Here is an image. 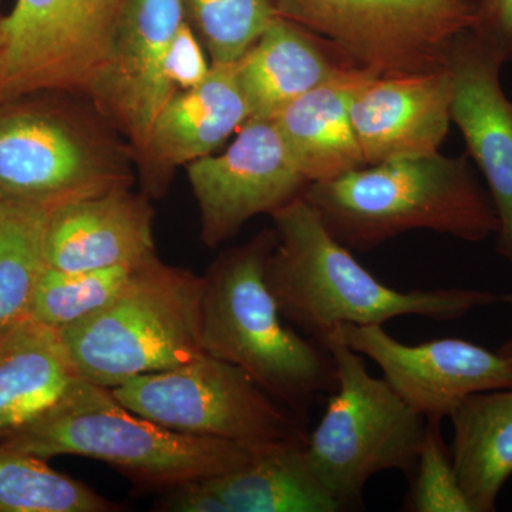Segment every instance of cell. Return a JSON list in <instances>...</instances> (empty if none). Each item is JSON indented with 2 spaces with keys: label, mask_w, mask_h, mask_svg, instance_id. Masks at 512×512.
Listing matches in <instances>:
<instances>
[{
  "label": "cell",
  "mask_w": 512,
  "mask_h": 512,
  "mask_svg": "<svg viewBox=\"0 0 512 512\" xmlns=\"http://www.w3.org/2000/svg\"><path fill=\"white\" fill-rule=\"evenodd\" d=\"M271 217L278 244L266 282L286 322L320 345L343 325H383L400 316L453 320L498 302L480 289L402 291L384 285L330 234L302 195Z\"/></svg>",
  "instance_id": "obj_1"
},
{
  "label": "cell",
  "mask_w": 512,
  "mask_h": 512,
  "mask_svg": "<svg viewBox=\"0 0 512 512\" xmlns=\"http://www.w3.org/2000/svg\"><path fill=\"white\" fill-rule=\"evenodd\" d=\"M276 244L275 229H265L222 252L202 276L201 346L241 367L305 420L316 397L338 386L336 363L328 348L296 332L279 311L266 282Z\"/></svg>",
  "instance_id": "obj_2"
},
{
  "label": "cell",
  "mask_w": 512,
  "mask_h": 512,
  "mask_svg": "<svg viewBox=\"0 0 512 512\" xmlns=\"http://www.w3.org/2000/svg\"><path fill=\"white\" fill-rule=\"evenodd\" d=\"M302 197L340 244L370 251L414 229L466 242L497 234L488 190L467 156L400 158L308 185Z\"/></svg>",
  "instance_id": "obj_3"
},
{
  "label": "cell",
  "mask_w": 512,
  "mask_h": 512,
  "mask_svg": "<svg viewBox=\"0 0 512 512\" xmlns=\"http://www.w3.org/2000/svg\"><path fill=\"white\" fill-rule=\"evenodd\" d=\"M0 444L50 460L80 456L109 464L134 487L161 491L244 466L262 446L188 436L131 412L111 389L77 377L59 402Z\"/></svg>",
  "instance_id": "obj_4"
},
{
  "label": "cell",
  "mask_w": 512,
  "mask_h": 512,
  "mask_svg": "<svg viewBox=\"0 0 512 512\" xmlns=\"http://www.w3.org/2000/svg\"><path fill=\"white\" fill-rule=\"evenodd\" d=\"M201 295L202 276L154 255L134 266L113 301L57 332L77 377L114 389L204 353Z\"/></svg>",
  "instance_id": "obj_5"
},
{
  "label": "cell",
  "mask_w": 512,
  "mask_h": 512,
  "mask_svg": "<svg viewBox=\"0 0 512 512\" xmlns=\"http://www.w3.org/2000/svg\"><path fill=\"white\" fill-rule=\"evenodd\" d=\"M59 94L0 101V200L55 208L133 184V153Z\"/></svg>",
  "instance_id": "obj_6"
},
{
  "label": "cell",
  "mask_w": 512,
  "mask_h": 512,
  "mask_svg": "<svg viewBox=\"0 0 512 512\" xmlns=\"http://www.w3.org/2000/svg\"><path fill=\"white\" fill-rule=\"evenodd\" d=\"M323 346L335 359L338 386L308 434L306 454L320 483L348 511L362 505L363 491L376 474L399 470L413 476L427 421L386 380L367 372L342 329Z\"/></svg>",
  "instance_id": "obj_7"
},
{
  "label": "cell",
  "mask_w": 512,
  "mask_h": 512,
  "mask_svg": "<svg viewBox=\"0 0 512 512\" xmlns=\"http://www.w3.org/2000/svg\"><path fill=\"white\" fill-rule=\"evenodd\" d=\"M131 412L165 429L262 446L305 440V420L237 365L202 353L185 365L133 377L111 389Z\"/></svg>",
  "instance_id": "obj_8"
},
{
  "label": "cell",
  "mask_w": 512,
  "mask_h": 512,
  "mask_svg": "<svg viewBox=\"0 0 512 512\" xmlns=\"http://www.w3.org/2000/svg\"><path fill=\"white\" fill-rule=\"evenodd\" d=\"M276 12L382 76L446 67L477 0H274Z\"/></svg>",
  "instance_id": "obj_9"
},
{
  "label": "cell",
  "mask_w": 512,
  "mask_h": 512,
  "mask_svg": "<svg viewBox=\"0 0 512 512\" xmlns=\"http://www.w3.org/2000/svg\"><path fill=\"white\" fill-rule=\"evenodd\" d=\"M126 0H15L0 15V101L87 93Z\"/></svg>",
  "instance_id": "obj_10"
},
{
  "label": "cell",
  "mask_w": 512,
  "mask_h": 512,
  "mask_svg": "<svg viewBox=\"0 0 512 512\" xmlns=\"http://www.w3.org/2000/svg\"><path fill=\"white\" fill-rule=\"evenodd\" d=\"M185 168L200 208L201 239L210 248L234 238L256 215L301 197L309 185L266 117L249 119L224 153Z\"/></svg>",
  "instance_id": "obj_11"
},
{
  "label": "cell",
  "mask_w": 512,
  "mask_h": 512,
  "mask_svg": "<svg viewBox=\"0 0 512 512\" xmlns=\"http://www.w3.org/2000/svg\"><path fill=\"white\" fill-rule=\"evenodd\" d=\"M185 19L183 0H126L103 66L87 90L97 113L127 138L137 160L158 113L177 93L165 62Z\"/></svg>",
  "instance_id": "obj_12"
},
{
  "label": "cell",
  "mask_w": 512,
  "mask_h": 512,
  "mask_svg": "<svg viewBox=\"0 0 512 512\" xmlns=\"http://www.w3.org/2000/svg\"><path fill=\"white\" fill-rule=\"evenodd\" d=\"M343 339L382 369L384 380L410 409L443 421L468 396L512 389V367L500 353L457 338L406 345L383 325H343Z\"/></svg>",
  "instance_id": "obj_13"
},
{
  "label": "cell",
  "mask_w": 512,
  "mask_h": 512,
  "mask_svg": "<svg viewBox=\"0 0 512 512\" xmlns=\"http://www.w3.org/2000/svg\"><path fill=\"white\" fill-rule=\"evenodd\" d=\"M451 121L487 181L498 217L497 252L512 266V101L500 82L503 63L463 33L448 56Z\"/></svg>",
  "instance_id": "obj_14"
},
{
  "label": "cell",
  "mask_w": 512,
  "mask_h": 512,
  "mask_svg": "<svg viewBox=\"0 0 512 512\" xmlns=\"http://www.w3.org/2000/svg\"><path fill=\"white\" fill-rule=\"evenodd\" d=\"M451 101L448 66L370 80L350 109L365 164L439 153L450 128Z\"/></svg>",
  "instance_id": "obj_15"
},
{
  "label": "cell",
  "mask_w": 512,
  "mask_h": 512,
  "mask_svg": "<svg viewBox=\"0 0 512 512\" xmlns=\"http://www.w3.org/2000/svg\"><path fill=\"white\" fill-rule=\"evenodd\" d=\"M249 119L237 62L212 63L198 86L175 93L158 113L146 150L138 158L144 194L161 197L175 168L211 156Z\"/></svg>",
  "instance_id": "obj_16"
},
{
  "label": "cell",
  "mask_w": 512,
  "mask_h": 512,
  "mask_svg": "<svg viewBox=\"0 0 512 512\" xmlns=\"http://www.w3.org/2000/svg\"><path fill=\"white\" fill-rule=\"evenodd\" d=\"M153 207L146 194L119 188L52 208L47 220V268L64 272L134 266L157 255Z\"/></svg>",
  "instance_id": "obj_17"
},
{
  "label": "cell",
  "mask_w": 512,
  "mask_h": 512,
  "mask_svg": "<svg viewBox=\"0 0 512 512\" xmlns=\"http://www.w3.org/2000/svg\"><path fill=\"white\" fill-rule=\"evenodd\" d=\"M377 76L382 74L352 64L271 117L309 184L365 167L350 109L357 92Z\"/></svg>",
  "instance_id": "obj_18"
},
{
  "label": "cell",
  "mask_w": 512,
  "mask_h": 512,
  "mask_svg": "<svg viewBox=\"0 0 512 512\" xmlns=\"http://www.w3.org/2000/svg\"><path fill=\"white\" fill-rule=\"evenodd\" d=\"M329 49L335 47L291 20L275 16L237 62L238 82L251 119H271L286 104L352 66Z\"/></svg>",
  "instance_id": "obj_19"
},
{
  "label": "cell",
  "mask_w": 512,
  "mask_h": 512,
  "mask_svg": "<svg viewBox=\"0 0 512 512\" xmlns=\"http://www.w3.org/2000/svg\"><path fill=\"white\" fill-rule=\"evenodd\" d=\"M76 379L57 330L28 318L0 336V440L39 419Z\"/></svg>",
  "instance_id": "obj_20"
},
{
  "label": "cell",
  "mask_w": 512,
  "mask_h": 512,
  "mask_svg": "<svg viewBox=\"0 0 512 512\" xmlns=\"http://www.w3.org/2000/svg\"><path fill=\"white\" fill-rule=\"evenodd\" d=\"M306 439L266 444L244 466L205 484L229 512L345 511L313 473Z\"/></svg>",
  "instance_id": "obj_21"
},
{
  "label": "cell",
  "mask_w": 512,
  "mask_h": 512,
  "mask_svg": "<svg viewBox=\"0 0 512 512\" xmlns=\"http://www.w3.org/2000/svg\"><path fill=\"white\" fill-rule=\"evenodd\" d=\"M448 419L451 461L471 512H493L512 476V389L471 394Z\"/></svg>",
  "instance_id": "obj_22"
},
{
  "label": "cell",
  "mask_w": 512,
  "mask_h": 512,
  "mask_svg": "<svg viewBox=\"0 0 512 512\" xmlns=\"http://www.w3.org/2000/svg\"><path fill=\"white\" fill-rule=\"evenodd\" d=\"M52 208L0 200V336L29 318L45 272V237Z\"/></svg>",
  "instance_id": "obj_23"
},
{
  "label": "cell",
  "mask_w": 512,
  "mask_h": 512,
  "mask_svg": "<svg viewBox=\"0 0 512 512\" xmlns=\"http://www.w3.org/2000/svg\"><path fill=\"white\" fill-rule=\"evenodd\" d=\"M86 484L53 470L47 460L0 444V512H116Z\"/></svg>",
  "instance_id": "obj_24"
},
{
  "label": "cell",
  "mask_w": 512,
  "mask_h": 512,
  "mask_svg": "<svg viewBox=\"0 0 512 512\" xmlns=\"http://www.w3.org/2000/svg\"><path fill=\"white\" fill-rule=\"evenodd\" d=\"M134 266L80 272L46 268L37 284L29 318L55 330L73 325L113 301Z\"/></svg>",
  "instance_id": "obj_25"
},
{
  "label": "cell",
  "mask_w": 512,
  "mask_h": 512,
  "mask_svg": "<svg viewBox=\"0 0 512 512\" xmlns=\"http://www.w3.org/2000/svg\"><path fill=\"white\" fill-rule=\"evenodd\" d=\"M183 5L211 63L238 62L278 16L274 0H183Z\"/></svg>",
  "instance_id": "obj_26"
},
{
  "label": "cell",
  "mask_w": 512,
  "mask_h": 512,
  "mask_svg": "<svg viewBox=\"0 0 512 512\" xmlns=\"http://www.w3.org/2000/svg\"><path fill=\"white\" fill-rule=\"evenodd\" d=\"M426 421L407 507L414 512H471L441 436V421Z\"/></svg>",
  "instance_id": "obj_27"
},
{
  "label": "cell",
  "mask_w": 512,
  "mask_h": 512,
  "mask_svg": "<svg viewBox=\"0 0 512 512\" xmlns=\"http://www.w3.org/2000/svg\"><path fill=\"white\" fill-rule=\"evenodd\" d=\"M211 62L205 57L200 37L185 22L178 28L168 49L165 70L170 83L177 92L198 86L208 76Z\"/></svg>",
  "instance_id": "obj_28"
},
{
  "label": "cell",
  "mask_w": 512,
  "mask_h": 512,
  "mask_svg": "<svg viewBox=\"0 0 512 512\" xmlns=\"http://www.w3.org/2000/svg\"><path fill=\"white\" fill-rule=\"evenodd\" d=\"M470 33L501 63L512 62V0H477Z\"/></svg>",
  "instance_id": "obj_29"
},
{
  "label": "cell",
  "mask_w": 512,
  "mask_h": 512,
  "mask_svg": "<svg viewBox=\"0 0 512 512\" xmlns=\"http://www.w3.org/2000/svg\"><path fill=\"white\" fill-rule=\"evenodd\" d=\"M160 500L154 510L170 512H229L227 505L205 484L204 480H192L174 485L158 493Z\"/></svg>",
  "instance_id": "obj_30"
},
{
  "label": "cell",
  "mask_w": 512,
  "mask_h": 512,
  "mask_svg": "<svg viewBox=\"0 0 512 512\" xmlns=\"http://www.w3.org/2000/svg\"><path fill=\"white\" fill-rule=\"evenodd\" d=\"M498 302L512 303V293H504V295L498 296ZM498 353H500L501 356H504L505 359L510 362L512 367V339L508 340L503 348L498 350Z\"/></svg>",
  "instance_id": "obj_31"
}]
</instances>
